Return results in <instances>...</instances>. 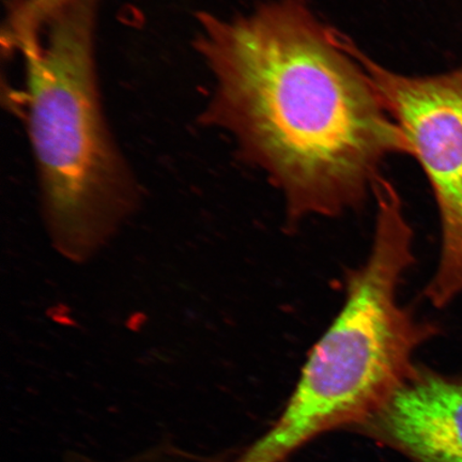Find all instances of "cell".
Returning a JSON list of instances; mask_svg holds the SVG:
<instances>
[{
  "label": "cell",
  "mask_w": 462,
  "mask_h": 462,
  "mask_svg": "<svg viewBox=\"0 0 462 462\" xmlns=\"http://www.w3.org/2000/svg\"><path fill=\"white\" fill-rule=\"evenodd\" d=\"M196 51L215 79L199 123L229 133L241 157L284 193L289 216L359 204L409 143L372 80L306 0L246 15L198 14Z\"/></svg>",
  "instance_id": "obj_1"
},
{
  "label": "cell",
  "mask_w": 462,
  "mask_h": 462,
  "mask_svg": "<svg viewBox=\"0 0 462 462\" xmlns=\"http://www.w3.org/2000/svg\"><path fill=\"white\" fill-rule=\"evenodd\" d=\"M99 0H69L24 60L26 125L40 207L54 250L84 263L106 247L142 205L140 183L104 118L96 67Z\"/></svg>",
  "instance_id": "obj_2"
},
{
  "label": "cell",
  "mask_w": 462,
  "mask_h": 462,
  "mask_svg": "<svg viewBox=\"0 0 462 462\" xmlns=\"http://www.w3.org/2000/svg\"><path fill=\"white\" fill-rule=\"evenodd\" d=\"M374 195L372 252L349 276L344 308L311 350L282 417L245 450V462H282L322 432L373 420L418 372L414 352L436 331L398 301L413 233L388 181Z\"/></svg>",
  "instance_id": "obj_3"
},
{
  "label": "cell",
  "mask_w": 462,
  "mask_h": 462,
  "mask_svg": "<svg viewBox=\"0 0 462 462\" xmlns=\"http://www.w3.org/2000/svg\"><path fill=\"white\" fill-rule=\"evenodd\" d=\"M339 40L372 80L435 194L442 251L426 293L442 308L462 292V67L433 77H406L374 62L345 34Z\"/></svg>",
  "instance_id": "obj_4"
},
{
  "label": "cell",
  "mask_w": 462,
  "mask_h": 462,
  "mask_svg": "<svg viewBox=\"0 0 462 462\" xmlns=\"http://www.w3.org/2000/svg\"><path fill=\"white\" fill-rule=\"evenodd\" d=\"M373 420L420 462H462V381L418 371Z\"/></svg>",
  "instance_id": "obj_5"
},
{
  "label": "cell",
  "mask_w": 462,
  "mask_h": 462,
  "mask_svg": "<svg viewBox=\"0 0 462 462\" xmlns=\"http://www.w3.org/2000/svg\"><path fill=\"white\" fill-rule=\"evenodd\" d=\"M69 0H14L11 4L8 25L16 33H37L51 14Z\"/></svg>",
  "instance_id": "obj_6"
}]
</instances>
